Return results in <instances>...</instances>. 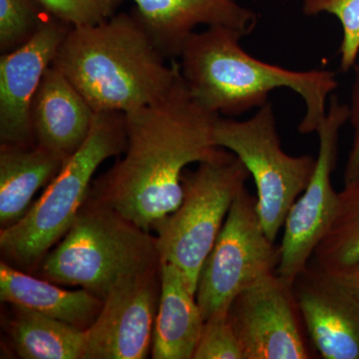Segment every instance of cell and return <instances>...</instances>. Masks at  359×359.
Here are the masks:
<instances>
[{
    "mask_svg": "<svg viewBox=\"0 0 359 359\" xmlns=\"http://www.w3.org/2000/svg\"><path fill=\"white\" fill-rule=\"evenodd\" d=\"M125 116L124 158L94 180L91 192L151 233L181 205L186 167L229 152L214 142L219 116L193 98L181 73L166 95Z\"/></svg>",
    "mask_w": 359,
    "mask_h": 359,
    "instance_id": "cell-1",
    "label": "cell"
},
{
    "mask_svg": "<svg viewBox=\"0 0 359 359\" xmlns=\"http://www.w3.org/2000/svg\"><path fill=\"white\" fill-rule=\"evenodd\" d=\"M164 55L134 11L72 27L52 66L94 112L141 109L166 95L181 70Z\"/></svg>",
    "mask_w": 359,
    "mask_h": 359,
    "instance_id": "cell-2",
    "label": "cell"
},
{
    "mask_svg": "<svg viewBox=\"0 0 359 359\" xmlns=\"http://www.w3.org/2000/svg\"><path fill=\"white\" fill-rule=\"evenodd\" d=\"M243 37L226 26H209L189 37L179 65L193 98L210 112L231 118L263 107L276 89H290L306 105L299 133L316 132L327 115L328 98L339 87L334 73L290 70L264 62L243 48Z\"/></svg>",
    "mask_w": 359,
    "mask_h": 359,
    "instance_id": "cell-3",
    "label": "cell"
},
{
    "mask_svg": "<svg viewBox=\"0 0 359 359\" xmlns=\"http://www.w3.org/2000/svg\"><path fill=\"white\" fill-rule=\"evenodd\" d=\"M157 238L91 192L69 230L40 263L39 275L105 299L122 278L160 266Z\"/></svg>",
    "mask_w": 359,
    "mask_h": 359,
    "instance_id": "cell-4",
    "label": "cell"
},
{
    "mask_svg": "<svg viewBox=\"0 0 359 359\" xmlns=\"http://www.w3.org/2000/svg\"><path fill=\"white\" fill-rule=\"evenodd\" d=\"M126 116L97 112L88 138L18 223L0 231L2 261L32 273L69 230L104 161L125 152Z\"/></svg>",
    "mask_w": 359,
    "mask_h": 359,
    "instance_id": "cell-5",
    "label": "cell"
},
{
    "mask_svg": "<svg viewBox=\"0 0 359 359\" xmlns=\"http://www.w3.org/2000/svg\"><path fill=\"white\" fill-rule=\"evenodd\" d=\"M250 176L230 151L219 159L200 163L195 171L184 172L178 209L156 224L160 261L176 266L195 295L203 264Z\"/></svg>",
    "mask_w": 359,
    "mask_h": 359,
    "instance_id": "cell-6",
    "label": "cell"
},
{
    "mask_svg": "<svg viewBox=\"0 0 359 359\" xmlns=\"http://www.w3.org/2000/svg\"><path fill=\"white\" fill-rule=\"evenodd\" d=\"M214 142L242 161L257 188V210L269 240L276 242L290 208L308 187L316 169L311 155L283 150L273 105L266 103L244 121L219 117Z\"/></svg>",
    "mask_w": 359,
    "mask_h": 359,
    "instance_id": "cell-7",
    "label": "cell"
},
{
    "mask_svg": "<svg viewBox=\"0 0 359 359\" xmlns=\"http://www.w3.org/2000/svg\"><path fill=\"white\" fill-rule=\"evenodd\" d=\"M280 247L269 240L247 187L233 201L216 243L205 259L196 299L204 320L228 313L241 292L276 273Z\"/></svg>",
    "mask_w": 359,
    "mask_h": 359,
    "instance_id": "cell-8",
    "label": "cell"
},
{
    "mask_svg": "<svg viewBox=\"0 0 359 359\" xmlns=\"http://www.w3.org/2000/svg\"><path fill=\"white\" fill-rule=\"evenodd\" d=\"M349 107L332 95L327 115L316 133L320 148L313 177L285 219L280 247V263L276 273L289 285L302 273L334 218L339 193L332 186V176L337 166L339 132L348 122Z\"/></svg>",
    "mask_w": 359,
    "mask_h": 359,
    "instance_id": "cell-9",
    "label": "cell"
},
{
    "mask_svg": "<svg viewBox=\"0 0 359 359\" xmlns=\"http://www.w3.org/2000/svg\"><path fill=\"white\" fill-rule=\"evenodd\" d=\"M228 316L244 359L313 358L292 287L278 273L241 292Z\"/></svg>",
    "mask_w": 359,
    "mask_h": 359,
    "instance_id": "cell-10",
    "label": "cell"
},
{
    "mask_svg": "<svg viewBox=\"0 0 359 359\" xmlns=\"http://www.w3.org/2000/svg\"><path fill=\"white\" fill-rule=\"evenodd\" d=\"M160 295L161 264L120 280L96 320L84 330L81 359L147 358Z\"/></svg>",
    "mask_w": 359,
    "mask_h": 359,
    "instance_id": "cell-11",
    "label": "cell"
},
{
    "mask_svg": "<svg viewBox=\"0 0 359 359\" xmlns=\"http://www.w3.org/2000/svg\"><path fill=\"white\" fill-rule=\"evenodd\" d=\"M72 26L49 16L27 43L0 58V144L32 145L30 110L45 72Z\"/></svg>",
    "mask_w": 359,
    "mask_h": 359,
    "instance_id": "cell-12",
    "label": "cell"
},
{
    "mask_svg": "<svg viewBox=\"0 0 359 359\" xmlns=\"http://www.w3.org/2000/svg\"><path fill=\"white\" fill-rule=\"evenodd\" d=\"M292 287L306 334L321 358L359 359L358 297L314 263Z\"/></svg>",
    "mask_w": 359,
    "mask_h": 359,
    "instance_id": "cell-13",
    "label": "cell"
},
{
    "mask_svg": "<svg viewBox=\"0 0 359 359\" xmlns=\"http://www.w3.org/2000/svg\"><path fill=\"white\" fill-rule=\"evenodd\" d=\"M156 44L168 59L180 57L189 37L200 25L226 26L249 35L257 15L240 0H132Z\"/></svg>",
    "mask_w": 359,
    "mask_h": 359,
    "instance_id": "cell-14",
    "label": "cell"
},
{
    "mask_svg": "<svg viewBox=\"0 0 359 359\" xmlns=\"http://www.w3.org/2000/svg\"><path fill=\"white\" fill-rule=\"evenodd\" d=\"M94 115L81 94L51 65L33 97V140L67 161L88 138Z\"/></svg>",
    "mask_w": 359,
    "mask_h": 359,
    "instance_id": "cell-15",
    "label": "cell"
},
{
    "mask_svg": "<svg viewBox=\"0 0 359 359\" xmlns=\"http://www.w3.org/2000/svg\"><path fill=\"white\" fill-rule=\"evenodd\" d=\"M205 320L196 295L173 264L161 262V295L152 358L193 359Z\"/></svg>",
    "mask_w": 359,
    "mask_h": 359,
    "instance_id": "cell-16",
    "label": "cell"
},
{
    "mask_svg": "<svg viewBox=\"0 0 359 359\" xmlns=\"http://www.w3.org/2000/svg\"><path fill=\"white\" fill-rule=\"evenodd\" d=\"M0 299L4 304L32 309L82 330L96 320L104 302L84 289H61L4 261L0 262Z\"/></svg>",
    "mask_w": 359,
    "mask_h": 359,
    "instance_id": "cell-17",
    "label": "cell"
},
{
    "mask_svg": "<svg viewBox=\"0 0 359 359\" xmlns=\"http://www.w3.org/2000/svg\"><path fill=\"white\" fill-rule=\"evenodd\" d=\"M66 161L37 144H0V226L18 223L30 209L35 194L48 186Z\"/></svg>",
    "mask_w": 359,
    "mask_h": 359,
    "instance_id": "cell-18",
    "label": "cell"
},
{
    "mask_svg": "<svg viewBox=\"0 0 359 359\" xmlns=\"http://www.w3.org/2000/svg\"><path fill=\"white\" fill-rule=\"evenodd\" d=\"M6 332L18 358L81 359L84 330L21 306H11Z\"/></svg>",
    "mask_w": 359,
    "mask_h": 359,
    "instance_id": "cell-19",
    "label": "cell"
},
{
    "mask_svg": "<svg viewBox=\"0 0 359 359\" xmlns=\"http://www.w3.org/2000/svg\"><path fill=\"white\" fill-rule=\"evenodd\" d=\"M344 184L334 218L313 257L327 271L359 262V176Z\"/></svg>",
    "mask_w": 359,
    "mask_h": 359,
    "instance_id": "cell-20",
    "label": "cell"
},
{
    "mask_svg": "<svg viewBox=\"0 0 359 359\" xmlns=\"http://www.w3.org/2000/svg\"><path fill=\"white\" fill-rule=\"evenodd\" d=\"M50 15L39 0H0L1 54L27 43Z\"/></svg>",
    "mask_w": 359,
    "mask_h": 359,
    "instance_id": "cell-21",
    "label": "cell"
},
{
    "mask_svg": "<svg viewBox=\"0 0 359 359\" xmlns=\"http://www.w3.org/2000/svg\"><path fill=\"white\" fill-rule=\"evenodd\" d=\"M302 13L306 16L332 14L342 29L339 47V68L344 73L353 69L359 55V0H304Z\"/></svg>",
    "mask_w": 359,
    "mask_h": 359,
    "instance_id": "cell-22",
    "label": "cell"
},
{
    "mask_svg": "<svg viewBox=\"0 0 359 359\" xmlns=\"http://www.w3.org/2000/svg\"><path fill=\"white\" fill-rule=\"evenodd\" d=\"M193 359H244L228 313L215 314L205 320Z\"/></svg>",
    "mask_w": 359,
    "mask_h": 359,
    "instance_id": "cell-23",
    "label": "cell"
},
{
    "mask_svg": "<svg viewBox=\"0 0 359 359\" xmlns=\"http://www.w3.org/2000/svg\"><path fill=\"white\" fill-rule=\"evenodd\" d=\"M124 0H39L48 13L72 27L94 25L117 13Z\"/></svg>",
    "mask_w": 359,
    "mask_h": 359,
    "instance_id": "cell-24",
    "label": "cell"
},
{
    "mask_svg": "<svg viewBox=\"0 0 359 359\" xmlns=\"http://www.w3.org/2000/svg\"><path fill=\"white\" fill-rule=\"evenodd\" d=\"M354 80L349 104V120L353 128V144L344 169V183L359 176V65H354Z\"/></svg>",
    "mask_w": 359,
    "mask_h": 359,
    "instance_id": "cell-25",
    "label": "cell"
},
{
    "mask_svg": "<svg viewBox=\"0 0 359 359\" xmlns=\"http://www.w3.org/2000/svg\"><path fill=\"white\" fill-rule=\"evenodd\" d=\"M328 273L359 299V262L346 268Z\"/></svg>",
    "mask_w": 359,
    "mask_h": 359,
    "instance_id": "cell-26",
    "label": "cell"
}]
</instances>
